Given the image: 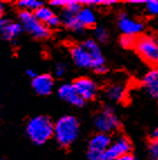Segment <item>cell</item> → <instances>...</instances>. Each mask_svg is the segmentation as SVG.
<instances>
[{
	"label": "cell",
	"mask_w": 158,
	"mask_h": 160,
	"mask_svg": "<svg viewBox=\"0 0 158 160\" xmlns=\"http://www.w3.org/2000/svg\"><path fill=\"white\" fill-rule=\"evenodd\" d=\"M70 52L73 62L79 67L91 68L97 73L107 72L104 57L97 40L88 39L81 45H73Z\"/></svg>",
	"instance_id": "cell-1"
},
{
	"label": "cell",
	"mask_w": 158,
	"mask_h": 160,
	"mask_svg": "<svg viewBox=\"0 0 158 160\" xmlns=\"http://www.w3.org/2000/svg\"><path fill=\"white\" fill-rule=\"evenodd\" d=\"M80 123L72 115H63L54 124V138L61 147H70L78 139Z\"/></svg>",
	"instance_id": "cell-2"
},
{
	"label": "cell",
	"mask_w": 158,
	"mask_h": 160,
	"mask_svg": "<svg viewBox=\"0 0 158 160\" xmlns=\"http://www.w3.org/2000/svg\"><path fill=\"white\" fill-rule=\"evenodd\" d=\"M26 133L34 143L44 144L54 136V124L49 118L37 115L28 121Z\"/></svg>",
	"instance_id": "cell-3"
},
{
	"label": "cell",
	"mask_w": 158,
	"mask_h": 160,
	"mask_svg": "<svg viewBox=\"0 0 158 160\" xmlns=\"http://www.w3.org/2000/svg\"><path fill=\"white\" fill-rule=\"evenodd\" d=\"M137 53L144 61L154 66H158V39L153 36H142L136 39Z\"/></svg>",
	"instance_id": "cell-4"
},
{
	"label": "cell",
	"mask_w": 158,
	"mask_h": 160,
	"mask_svg": "<svg viewBox=\"0 0 158 160\" xmlns=\"http://www.w3.org/2000/svg\"><path fill=\"white\" fill-rule=\"evenodd\" d=\"M18 18L19 24L23 27V30H26L33 37L37 39H44L49 36V29L36 18L34 12L20 11Z\"/></svg>",
	"instance_id": "cell-5"
},
{
	"label": "cell",
	"mask_w": 158,
	"mask_h": 160,
	"mask_svg": "<svg viewBox=\"0 0 158 160\" xmlns=\"http://www.w3.org/2000/svg\"><path fill=\"white\" fill-rule=\"evenodd\" d=\"M94 127L101 133L109 134L113 132L120 126L118 117L115 115V111L110 108H103L94 117Z\"/></svg>",
	"instance_id": "cell-6"
},
{
	"label": "cell",
	"mask_w": 158,
	"mask_h": 160,
	"mask_svg": "<svg viewBox=\"0 0 158 160\" xmlns=\"http://www.w3.org/2000/svg\"><path fill=\"white\" fill-rule=\"evenodd\" d=\"M130 150H131V143L129 139L122 136L117 137L115 140H111L101 160H118L121 157L129 155Z\"/></svg>",
	"instance_id": "cell-7"
},
{
	"label": "cell",
	"mask_w": 158,
	"mask_h": 160,
	"mask_svg": "<svg viewBox=\"0 0 158 160\" xmlns=\"http://www.w3.org/2000/svg\"><path fill=\"white\" fill-rule=\"evenodd\" d=\"M111 138L109 134L98 132L91 138L88 146V158L89 160H101L104 151L108 149Z\"/></svg>",
	"instance_id": "cell-8"
},
{
	"label": "cell",
	"mask_w": 158,
	"mask_h": 160,
	"mask_svg": "<svg viewBox=\"0 0 158 160\" xmlns=\"http://www.w3.org/2000/svg\"><path fill=\"white\" fill-rule=\"evenodd\" d=\"M72 84L84 102L94 99L98 93V86L95 82L89 78H79Z\"/></svg>",
	"instance_id": "cell-9"
},
{
	"label": "cell",
	"mask_w": 158,
	"mask_h": 160,
	"mask_svg": "<svg viewBox=\"0 0 158 160\" xmlns=\"http://www.w3.org/2000/svg\"><path fill=\"white\" fill-rule=\"evenodd\" d=\"M118 27L123 35L132 36V37L139 35L142 32V28H144L141 22L131 18V17H129L127 13L120 15L118 19Z\"/></svg>",
	"instance_id": "cell-10"
},
{
	"label": "cell",
	"mask_w": 158,
	"mask_h": 160,
	"mask_svg": "<svg viewBox=\"0 0 158 160\" xmlns=\"http://www.w3.org/2000/svg\"><path fill=\"white\" fill-rule=\"evenodd\" d=\"M23 32V27L19 22H13L10 19L3 18L0 20V36L3 39L16 40Z\"/></svg>",
	"instance_id": "cell-11"
},
{
	"label": "cell",
	"mask_w": 158,
	"mask_h": 160,
	"mask_svg": "<svg viewBox=\"0 0 158 160\" xmlns=\"http://www.w3.org/2000/svg\"><path fill=\"white\" fill-rule=\"evenodd\" d=\"M34 91L39 95H48L54 88V80L49 74H38L32 80Z\"/></svg>",
	"instance_id": "cell-12"
},
{
	"label": "cell",
	"mask_w": 158,
	"mask_h": 160,
	"mask_svg": "<svg viewBox=\"0 0 158 160\" xmlns=\"http://www.w3.org/2000/svg\"><path fill=\"white\" fill-rule=\"evenodd\" d=\"M59 96L62 100H64L65 102L70 103L71 105H74V107H82L84 104V101L82 100L79 93L76 92V90L74 88L73 84L70 83H66V84H63L59 88Z\"/></svg>",
	"instance_id": "cell-13"
},
{
	"label": "cell",
	"mask_w": 158,
	"mask_h": 160,
	"mask_svg": "<svg viewBox=\"0 0 158 160\" xmlns=\"http://www.w3.org/2000/svg\"><path fill=\"white\" fill-rule=\"evenodd\" d=\"M34 13H35L36 18L43 25H45L48 29L49 28H55L61 24V18L57 16V13L55 11H53L48 7L43 6Z\"/></svg>",
	"instance_id": "cell-14"
},
{
	"label": "cell",
	"mask_w": 158,
	"mask_h": 160,
	"mask_svg": "<svg viewBox=\"0 0 158 160\" xmlns=\"http://www.w3.org/2000/svg\"><path fill=\"white\" fill-rule=\"evenodd\" d=\"M142 85L151 98L158 100V66L153 67L146 73L142 78Z\"/></svg>",
	"instance_id": "cell-15"
},
{
	"label": "cell",
	"mask_w": 158,
	"mask_h": 160,
	"mask_svg": "<svg viewBox=\"0 0 158 160\" xmlns=\"http://www.w3.org/2000/svg\"><path fill=\"white\" fill-rule=\"evenodd\" d=\"M76 18H78L79 22L82 26V28H90V27H93L97 22V18H95V13L92 10L90 7H82L80 10L76 13Z\"/></svg>",
	"instance_id": "cell-16"
},
{
	"label": "cell",
	"mask_w": 158,
	"mask_h": 160,
	"mask_svg": "<svg viewBox=\"0 0 158 160\" xmlns=\"http://www.w3.org/2000/svg\"><path fill=\"white\" fill-rule=\"evenodd\" d=\"M107 99L113 102H120L126 98V86L122 83H113L105 88Z\"/></svg>",
	"instance_id": "cell-17"
},
{
	"label": "cell",
	"mask_w": 158,
	"mask_h": 160,
	"mask_svg": "<svg viewBox=\"0 0 158 160\" xmlns=\"http://www.w3.org/2000/svg\"><path fill=\"white\" fill-rule=\"evenodd\" d=\"M51 5L57 8H63V11L71 13H78V11L83 7L81 1L78 0H53L51 1Z\"/></svg>",
	"instance_id": "cell-18"
},
{
	"label": "cell",
	"mask_w": 158,
	"mask_h": 160,
	"mask_svg": "<svg viewBox=\"0 0 158 160\" xmlns=\"http://www.w3.org/2000/svg\"><path fill=\"white\" fill-rule=\"evenodd\" d=\"M62 22L64 24L65 27H67L69 29L74 30V32H81L83 30L82 26L79 22L78 18H76V13H71V12H65L63 11L62 15Z\"/></svg>",
	"instance_id": "cell-19"
},
{
	"label": "cell",
	"mask_w": 158,
	"mask_h": 160,
	"mask_svg": "<svg viewBox=\"0 0 158 160\" xmlns=\"http://www.w3.org/2000/svg\"><path fill=\"white\" fill-rule=\"evenodd\" d=\"M17 6L22 9V11H28V12H35L36 10L43 7L44 3L37 1V0H20L17 2Z\"/></svg>",
	"instance_id": "cell-20"
},
{
	"label": "cell",
	"mask_w": 158,
	"mask_h": 160,
	"mask_svg": "<svg viewBox=\"0 0 158 160\" xmlns=\"http://www.w3.org/2000/svg\"><path fill=\"white\" fill-rule=\"evenodd\" d=\"M144 3H145V9L148 15L150 16L158 15V0H148Z\"/></svg>",
	"instance_id": "cell-21"
},
{
	"label": "cell",
	"mask_w": 158,
	"mask_h": 160,
	"mask_svg": "<svg viewBox=\"0 0 158 160\" xmlns=\"http://www.w3.org/2000/svg\"><path fill=\"white\" fill-rule=\"evenodd\" d=\"M109 38V32H108L107 28L104 27H98L97 29H95V39L98 42H105V40Z\"/></svg>",
	"instance_id": "cell-22"
},
{
	"label": "cell",
	"mask_w": 158,
	"mask_h": 160,
	"mask_svg": "<svg viewBox=\"0 0 158 160\" xmlns=\"http://www.w3.org/2000/svg\"><path fill=\"white\" fill-rule=\"evenodd\" d=\"M148 153L154 160H158V140H151L148 146Z\"/></svg>",
	"instance_id": "cell-23"
},
{
	"label": "cell",
	"mask_w": 158,
	"mask_h": 160,
	"mask_svg": "<svg viewBox=\"0 0 158 160\" xmlns=\"http://www.w3.org/2000/svg\"><path fill=\"white\" fill-rule=\"evenodd\" d=\"M120 43L123 47H134L135 44H136V38L132 37V36H126V35H122V37L120 39Z\"/></svg>",
	"instance_id": "cell-24"
},
{
	"label": "cell",
	"mask_w": 158,
	"mask_h": 160,
	"mask_svg": "<svg viewBox=\"0 0 158 160\" xmlns=\"http://www.w3.org/2000/svg\"><path fill=\"white\" fill-rule=\"evenodd\" d=\"M54 72H55V74H56L57 76H62V75L65 73V65L62 64V63L56 64L55 67H54Z\"/></svg>",
	"instance_id": "cell-25"
},
{
	"label": "cell",
	"mask_w": 158,
	"mask_h": 160,
	"mask_svg": "<svg viewBox=\"0 0 158 160\" xmlns=\"http://www.w3.org/2000/svg\"><path fill=\"white\" fill-rule=\"evenodd\" d=\"M37 73L35 72V71H34V69H27V76H29L30 78H35L36 76H37Z\"/></svg>",
	"instance_id": "cell-26"
},
{
	"label": "cell",
	"mask_w": 158,
	"mask_h": 160,
	"mask_svg": "<svg viewBox=\"0 0 158 160\" xmlns=\"http://www.w3.org/2000/svg\"><path fill=\"white\" fill-rule=\"evenodd\" d=\"M118 160H136V158H135L134 156H131L130 153H129V155L125 156V157H121L120 159H118Z\"/></svg>",
	"instance_id": "cell-27"
},
{
	"label": "cell",
	"mask_w": 158,
	"mask_h": 160,
	"mask_svg": "<svg viewBox=\"0 0 158 160\" xmlns=\"http://www.w3.org/2000/svg\"><path fill=\"white\" fill-rule=\"evenodd\" d=\"M3 12H5V8H3V5L0 2V20L3 18Z\"/></svg>",
	"instance_id": "cell-28"
},
{
	"label": "cell",
	"mask_w": 158,
	"mask_h": 160,
	"mask_svg": "<svg viewBox=\"0 0 158 160\" xmlns=\"http://www.w3.org/2000/svg\"><path fill=\"white\" fill-rule=\"evenodd\" d=\"M153 139L154 140H158V128H156L153 132Z\"/></svg>",
	"instance_id": "cell-29"
},
{
	"label": "cell",
	"mask_w": 158,
	"mask_h": 160,
	"mask_svg": "<svg viewBox=\"0 0 158 160\" xmlns=\"http://www.w3.org/2000/svg\"><path fill=\"white\" fill-rule=\"evenodd\" d=\"M0 160H3V159H0Z\"/></svg>",
	"instance_id": "cell-30"
}]
</instances>
